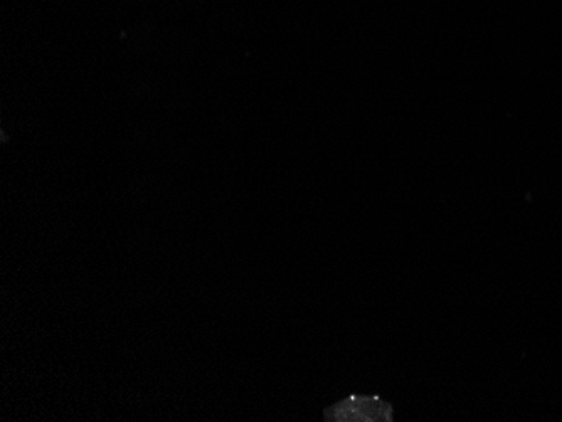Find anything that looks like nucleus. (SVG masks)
<instances>
[{"label":"nucleus","instance_id":"nucleus-1","mask_svg":"<svg viewBox=\"0 0 562 422\" xmlns=\"http://www.w3.org/2000/svg\"><path fill=\"white\" fill-rule=\"evenodd\" d=\"M332 412L336 421H390L389 406L376 397H350Z\"/></svg>","mask_w":562,"mask_h":422}]
</instances>
